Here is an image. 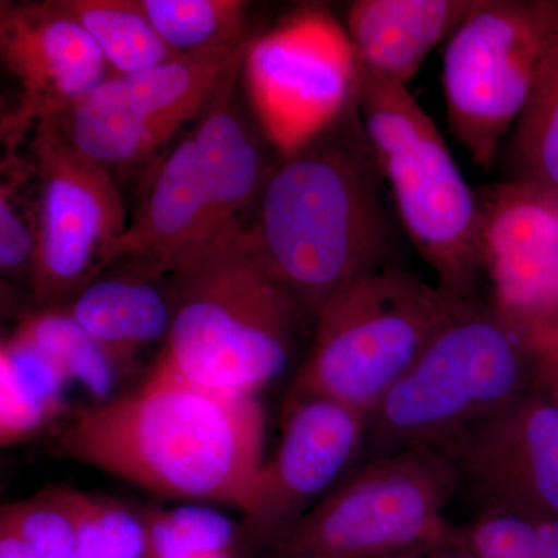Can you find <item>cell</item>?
Returning a JSON list of instances; mask_svg holds the SVG:
<instances>
[{
    "label": "cell",
    "mask_w": 558,
    "mask_h": 558,
    "mask_svg": "<svg viewBox=\"0 0 558 558\" xmlns=\"http://www.w3.org/2000/svg\"><path fill=\"white\" fill-rule=\"evenodd\" d=\"M473 0H357L347 27L360 68L407 84L432 50L449 40Z\"/></svg>",
    "instance_id": "ac0fdd59"
},
{
    "label": "cell",
    "mask_w": 558,
    "mask_h": 558,
    "mask_svg": "<svg viewBox=\"0 0 558 558\" xmlns=\"http://www.w3.org/2000/svg\"><path fill=\"white\" fill-rule=\"evenodd\" d=\"M120 75L153 68L175 57L134 0H62Z\"/></svg>",
    "instance_id": "7402d4cb"
},
{
    "label": "cell",
    "mask_w": 558,
    "mask_h": 558,
    "mask_svg": "<svg viewBox=\"0 0 558 558\" xmlns=\"http://www.w3.org/2000/svg\"><path fill=\"white\" fill-rule=\"evenodd\" d=\"M242 73L259 130L281 159L315 142L357 101L354 44L318 7L295 11L250 40Z\"/></svg>",
    "instance_id": "9c48e42d"
},
{
    "label": "cell",
    "mask_w": 558,
    "mask_h": 558,
    "mask_svg": "<svg viewBox=\"0 0 558 558\" xmlns=\"http://www.w3.org/2000/svg\"><path fill=\"white\" fill-rule=\"evenodd\" d=\"M480 199V259L494 307L534 343L558 332V193L508 180Z\"/></svg>",
    "instance_id": "4fadbf2b"
},
{
    "label": "cell",
    "mask_w": 558,
    "mask_h": 558,
    "mask_svg": "<svg viewBox=\"0 0 558 558\" xmlns=\"http://www.w3.org/2000/svg\"><path fill=\"white\" fill-rule=\"evenodd\" d=\"M171 326L159 359L202 387L256 398L288 369L300 306L238 226L170 275Z\"/></svg>",
    "instance_id": "3957f363"
},
{
    "label": "cell",
    "mask_w": 558,
    "mask_h": 558,
    "mask_svg": "<svg viewBox=\"0 0 558 558\" xmlns=\"http://www.w3.org/2000/svg\"><path fill=\"white\" fill-rule=\"evenodd\" d=\"M357 106L371 153L418 255L435 271L440 289L473 300L484 275L480 199L438 124L407 84L362 68Z\"/></svg>",
    "instance_id": "5b68a950"
},
{
    "label": "cell",
    "mask_w": 558,
    "mask_h": 558,
    "mask_svg": "<svg viewBox=\"0 0 558 558\" xmlns=\"http://www.w3.org/2000/svg\"><path fill=\"white\" fill-rule=\"evenodd\" d=\"M65 310L123 373L143 349L165 341L170 332V293L157 288L156 279L135 271L95 279Z\"/></svg>",
    "instance_id": "d6986e66"
},
{
    "label": "cell",
    "mask_w": 558,
    "mask_h": 558,
    "mask_svg": "<svg viewBox=\"0 0 558 558\" xmlns=\"http://www.w3.org/2000/svg\"><path fill=\"white\" fill-rule=\"evenodd\" d=\"M453 539L472 558H538L535 520L513 510L480 509L464 526H454Z\"/></svg>",
    "instance_id": "83f0119b"
},
{
    "label": "cell",
    "mask_w": 558,
    "mask_h": 558,
    "mask_svg": "<svg viewBox=\"0 0 558 558\" xmlns=\"http://www.w3.org/2000/svg\"><path fill=\"white\" fill-rule=\"evenodd\" d=\"M454 535V534H453ZM395 558H472L468 553H464L454 539L451 538L449 542L439 543V545L427 546V548H421L411 550V553L402 554Z\"/></svg>",
    "instance_id": "1f68e13d"
},
{
    "label": "cell",
    "mask_w": 558,
    "mask_h": 558,
    "mask_svg": "<svg viewBox=\"0 0 558 558\" xmlns=\"http://www.w3.org/2000/svg\"><path fill=\"white\" fill-rule=\"evenodd\" d=\"M534 387V347L494 306L478 301L451 319L366 422L363 461L446 447Z\"/></svg>",
    "instance_id": "277c9868"
},
{
    "label": "cell",
    "mask_w": 558,
    "mask_h": 558,
    "mask_svg": "<svg viewBox=\"0 0 558 558\" xmlns=\"http://www.w3.org/2000/svg\"><path fill=\"white\" fill-rule=\"evenodd\" d=\"M446 44L447 123L488 170L558 54V2L473 0Z\"/></svg>",
    "instance_id": "ba28073f"
},
{
    "label": "cell",
    "mask_w": 558,
    "mask_h": 558,
    "mask_svg": "<svg viewBox=\"0 0 558 558\" xmlns=\"http://www.w3.org/2000/svg\"><path fill=\"white\" fill-rule=\"evenodd\" d=\"M0 51L20 83L16 135L54 120L108 80V61L62 2L2 3Z\"/></svg>",
    "instance_id": "9a60e30c"
},
{
    "label": "cell",
    "mask_w": 558,
    "mask_h": 558,
    "mask_svg": "<svg viewBox=\"0 0 558 558\" xmlns=\"http://www.w3.org/2000/svg\"><path fill=\"white\" fill-rule=\"evenodd\" d=\"M35 248V226L24 219L11 186L3 183L0 193V267L3 274L31 277Z\"/></svg>",
    "instance_id": "f1b7e54d"
},
{
    "label": "cell",
    "mask_w": 558,
    "mask_h": 558,
    "mask_svg": "<svg viewBox=\"0 0 558 558\" xmlns=\"http://www.w3.org/2000/svg\"><path fill=\"white\" fill-rule=\"evenodd\" d=\"M381 180L357 101L270 171L250 236L310 317L344 286L385 267L391 227Z\"/></svg>",
    "instance_id": "7a4b0ae2"
},
{
    "label": "cell",
    "mask_w": 558,
    "mask_h": 558,
    "mask_svg": "<svg viewBox=\"0 0 558 558\" xmlns=\"http://www.w3.org/2000/svg\"><path fill=\"white\" fill-rule=\"evenodd\" d=\"M72 385L64 371L13 332L0 347V442L17 446L38 436L68 410Z\"/></svg>",
    "instance_id": "ffe728a7"
},
{
    "label": "cell",
    "mask_w": 558,
    "mask_h": 558,
    "mask_svg": "<svg viewBox=\"0 0 558 558\" xmlns=\"http://www.w3.org/2000/svg\"><path fill=\"white\" fill-rule=\"evenodd\" d=\"M480 509L558 521V409L534 388L444 447Z\"/></svg>",
    "instance_id": "5bb4252c"
},
{
    "label": "cell",
    "mask_w": 558,
    "mask_h": 558,
    "mask_svg": "<svg viewBox=\"0 0 558 558\" xmlns=\"http://www.w3.org/2000/svg\"><path fill=\"white\" fill-rule=\"evenodd\" d=\"M242 61L231 69L191 132L201 165L205 218L189 259L227 231L244 226L242 218L258 205L271 171L264 163L255 131L234 101Z\"/></svg>",
    "instance_id": "2e32d148"
},
{
    "label": "cell",
    "mask_w": 558,
    "mask_h": 558,
    "mask_svg": "<svg viewBox=\"0 0 558 558\" xmlns=\"http://www.w3.org/2000/svg\"><path fill=\"white\" fill-rule=\"evenodd\" d=\"M80 558H98V557H92V556H80Z\"/></svg>",
    "instance_id": "d6a6232c"
},
{
    "label": "cell",
    "mask_w": 558,
    "mask_h": 558,
    "mask_svg": "<svg viewBox=\"0 0 558 558\" xmlns=\"http://www.w3.org/2000/svg\"><path fill=\"white\" fill-rule=\"evenodd\" d=\"M247 44H218L140 72L117 73L53 123L76 149L108 170L146 159L204 113Z\"/></svg>",
    "instance_id": "30bf717a"
},
{
    "label": "cell",
    "mask_w": 558,
    "mask_h": 558,
    "mask_svg": "<svg viewBox=\"0 0 558 558\" xmlns=\"http://www.w3.org/2000/svg\"><path fill=\"white\" fill-rule=\"evenodd\" d=\"M475 300L385 266L330 296L289 396L325 398L368 414L440 329Z\"/></svg>",
    "instance_id": "8992f818"
},
{
    "label": "cell",
    "mask_w": 558,
    "mask_h": 558,
    "mask_svg": "<svg viewBox=\"0 0 558 558\" xmlns=\"http://www.w3.org/2000/svg\"><path fill=\"white\" fill-rule=\"evenodd\" d=\"M32 149L39 194L31 282L35 300L53 307L100 277L130 223L108 168L53 121L38 123Z\"/></svg>",
    "instance_id": "8fae6325"
},
{
    "label": "cell",
    "mask_w": 558,
    "mask_h": 558,
    "mask_svg": "<svg viewBox=\"0 0 558 558\" xmlns=\"http://www.w3.org/2000/svg\"><path fill=\"white\" fill-rule=\"evenodd\" d=\"M0 527L24 538L38 558H80L75 523L53 488L2 506Z\"/></svg>",
    "instance_id": "4316f807"
},
{
    "label": "cell",
    "mask_w": 558,
    "mask_h": 558,
    "mask_svg": "<svg viewBox=\"0 0 558 558\" xmlns=\"http://www.w3.org/2000/svg\"><path fill=\"white\" fill-rule=\"evenodd\" d=\"M538 534V558H558V521L534 519Z\"/></svg>",
    "instance_id": "4dcf8cb0"
},
{
    "label": "cell",
    "mask_w": 558,
    "mask_h": 558,
    "mask_svg": "<svg viewBox=\"0 0 558 558\" xmlns=\"http://www.w3.org/2000/svg\"><path fill=\"white\" fill-rule=\"evenodd\" d=\"M174 53L245 40L248 3L241 0H134Z\"/></svg>",
    "instance_id": "603a6c76"
},
{
    "label": "cell",
    "mask_w": 558,
    "mask_h": 558,
    "mask_svg": "<svg viewBox=\"0 0 558 558\" xmlns=\"http://www.w3.org/2000/svg\"><path fill=\"white\" fill-rule=\"evenodd\" d=\"M153 558H204L234 554L241 526L207 505L149 509L142 513Z\"/></svg>",
    "instance_id": "484cf974"
},
{
    "label": "cell",
    "mask_w": 558,
    "mask_h": 558,
    "mask_svg": "<svg viewBox=\"0 0 558 558\" xmlns=\"http://www.w3.org/2000/svg\"><path fill=\"white\" fill-rule=\"evenodd\" d=\"M264 440L258 399L202 387L157 357L137 387L70 418L54 453L159 497L244 513Z\"/></svg>",
    "instance_id": "6da1fadb"
},
{
    "label": "cell",
    "mask_w": 558,
    "mask_h": 558,
    "mask_svg": "<svg viewBox=\"0 0 558 558\" xmlns=\"http://www.w3.org/2000/svg\"><path fill=\"white\" fill-rule=\"evenodd\" d=\"M534 388L558 409V332L532 343Z\"/></svg>",
    "instance_id": "f546056e"
},
{
    "label": "cell",
    "mask_w": 558,
    "mask_h": 558,
    "mask_svg": "<svg viewBox=\"0 0 558 558\" xmlns=\"http://www.w3.org/2000/svg\"><path fill=\"white\" fill-rule=\"evenodd\" d=\"M204 218L201 165L189 134L161 159L145 199L110 253L109 266L124 260L143 277H170L196 247Z\"/></svg>",
    "instance_id": "e0dca14e"
},
{
    "label": "cell",
    "mask_w": 558,
    "mask_h": 558,
    "mask_svg": "<svg viewBox=\"0 0 558 558\" xmlns=\"http://www.w3.org/2000/svg\"><path fill=\"white\" fill-rule=\"evenodd\" d=\"M462 487L444 447H413L360 462L266 558H395L453 538L444 510Z\"/></svg>",
    "instance_id": "52a82bcc"
},
{
    "label": "cell",
    "mask_w": 558,
    "mask_h": 558,
    "mask_svg": "<svg viewBox=\"0 0 558 558\" xmlns=\"http://www.w3.org/2000/svg\"><path fill=\"white\" fill-rule=\"evenodd\" d=\"M13 333L53 360L70 381L80 384L97 403L116 398L113 391L123 371L65 306L44 307L28 315Z\"/></svg>",
    "instance_id": "44dd1931"
},
{
    "label": "cell",
    "mask_w": 558,
    "mask_h": 558,
    "mask_svg": "<svg viewBox=\"0 0 558 558\" xmlns=\"http://www.w3.org/2000/svg\"><path fill=\"white\" fill-rule=\"evenodd\" d=\"M506 142L510 180L558 193V54Z\"/></svg>",
    "instance_id": "cb8c5ba5"
},
{
    "label": "cell",
    "mask_w": 558,
    "mask_h": 558,
    "mask_svg": "<svg viewBox=\"0 0 558 558\" xmlns=\"http://www.w3.org/2000/svg\"><path fill=\"white\" fill-rule=\"evenodd\" d=\"M366 414L339 402L289 396L281 439L260 469L241 542L250 550L269 548L279 532L339 486L363 459Z\"/></svg>",
    "instance_id": "7c38bea8"
},
{
    "label": "cell",
    "mask_w": 558,
    "mask_h": 558,
    "mask_svg": "<svg viewBox=\"0 0 558 558\" xmlns=\"http://www.w3.org/2000/svg\"><path fill=\"white\" fill-rule=\"evenodd\" d=\"M78 535V554L98 558H153L142 513L126 506L72 487H53Z\"/></svg>",
    "instance_id": "d4e9b609"
}]
</instances>
